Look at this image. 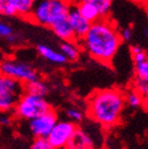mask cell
Wrapping results in <instances>:
<instances>
[{"label": "cell", "instance_id": "cell-7", "mask_svg": "<svg viewBox=\"0 0 148 149\" xmlns=\"http://www.w3.org/2000/svg\"><path fill=\"white\" fill-rule=\"evenodd\" d=\"M76 127V124L71 120H57L47 136V140L54 149H66Z\"/></svg>", "mask_w": 148, "mask_h": 149}, {"label": "cell", "instance_id": "cell-27", "mask_svg": "<svg viewBox=\"0 0 148 149\" xmlns=\"http://www.w3.org/2000/svg\"><path fill=\"white\" fill-rule=\"evenodd\" d=\"M11 123H12L11 116H9L6 113H3V114L0 116V124H1L2 126H9V125H11Z\"/></svg>", "mask_w": 148, "mask_h": 149}, {"label": "cell", "instance_id": "cell-8", "mask_svg": "<svg viewBox=\"0 0 148 149\" xmlns=\"http://www.w3.org/2000/svg\"><path fill=\"white\" fill-rule=\"evenodd\" d=\"M58 120V115L53 109L29 120V130L35 139L47 138Z\"/></svg>", "mask_w": 148, "mask_h": 149}, {"label": "cell", "instance_id": "cell-15", "mask_svg": "<svg viewBox=\"0 0 148 149\" xmlns=\"http://www.w3.org/2000/svg\"><path fill=\"white\" fill-rule=\"evenodd\" d=\"M10 1L16 10L17 16L28 19L37 0H10Z\"/></svg>", "mask_w": 148, "mask_h": 149}, {"label": "cell", "instance_id": "cell-10", "mask_svg": "<svg viewBox=\"0 0 148 149\" xmlns=\"http://www.w3.org/2000/svg\"><path fill=\"white\" fill-rule=\"evenodd\" d=\"M66 149H95V144L88 131L77 126Z\"/></svg>", "mask_w": 148, "mask_h": 149}, {"label": "cell", "instance_id": "cell-11", "mask_svg": "<svg viewBox=\"0 0 148 149\" xmlns=\"http://www.w3.org/2000/svg\"><path fill=\"white\" fill-rule=\"evenodd\" d=\"M38 54L43 57L46 60L50 61L55 65H64L68 60L64 56V54L60 51H56L51 47L47 46V45H38L36 48Z\"/></svg>", "mask_w": 148, "mask_h": 149}, {"label": "cell", "instance_id": "cell-28", "mask_svg": "<svg viewBox=\"0 0 148 149\" xmlns=\"http://www.w3.org/2000/svg\"><path fill=\"white\" fill-rule=\"evenodd\" d=\"M131 1H133L134 3L140 4V6H145V8H147L148 9V0H131Z\"/></svg>", "mask_w": 148, "mask_h": 149}, {"label": "cell", "instance_id": "cell-19", "mask_svg": "<svg viewBox=\"0 0 148 149\" xmlns=\"http://www.w3.org/2000/svg\"><path fill=\"white\" fill-rule=\"evenodd\" d=\"M125 103L131 108H139L142 106L143 97L135 90L131 88L129 91L125 92Z\"/></svg>", "mask_w": 148, "mask_h": 149}, {"label": "cell", "instance_id": "cell-23", "mask_svg": "<svg viewBox=\"0 0 148 149\" xmlns=\"http://www.w3.org/2000/svg\"><path fill=\"white\" fill-rule=\"evenodd\" d=\"M31 149H54L50 145L47 138H37L33 141Z\"/></svg>", "mask_w": 148, "mask_h": 149}, {"label": "cell", "instance_id": "cell-20", "mask_svg": "<svg viewBox=\"0 0 148 149\" xmlns=\"http://www.w3.org/2000/svg\"><path fill=\"white\" fill-rule=\"evenodd\" d=\"M0 16H6V17L17 16L16 10L10 0H0Z\"/></svg>", "mask_w": 148, "mask_h": 149}, {"label": "cell", "instance_id": "cell-13", "mask_svg": "<svg viewBox=\"0 0 148 149\" xmlns=\"http://www.w3.org/2000/svg\"><path fill=\"white\" fill-rule=\"evenodd\" d=\"M80 46L76 40H70V41H63L60 45L59 51L64 54L67 60L70 61H76L80 56Z\"/></svg>", "mask_w": 148, "mask_h": 149}, {"label": "cell", "instance_id": "cell-4", "mask_svg": "<svg viewBox=\"0 0 148 149\" xmlns=\"http://www.w3.org/2000/svg\"><path fill=\"white\" fill-rule=\"evenodd\" d=\"M26 93L24 84L0 73V112H13L15 106Z\"/></svg>", "mask_w": 148, "mask_h": 149}, {"label": "cell", "instance_id": "cell-16", "mask_svg": "<svg viewBox=\"0 0 148 149\" xmlns=\"http://www.w3.org/2000/svg\"><path fill=\"white\" fill-rule=\"evenodd\" d=\"M24 90H26L27 93L45 96V95L48 93L49 88H48V86H47V84L45 83L43 80L38 78V79H36V80H33V81L24 84Z\"/></svg>", "mask_w": 148, "mask_h": 149}, {"label": "cell", "instance_id": "cell-30", "mask_svg": "<svg viewBox=\"0 0 148 149\" xmlns=\"http://www.w3.org/2000/svg\"><path fill=\"white\" fill-rule=\"evenodd\" d=\"M143 35H144V37L148 39V26H146L143 30Z\"/></svg>", "mask_w": 148, "mask_h": 149}, {"label": "cell", "instance_id": "cell-2", "mask_svg": "<svg viewBox=\"0 0 148 149\" xmlns=\"http://www.w3.org/2000/svg\"><path fill=\"white\" fill-rule=\"evenodd\" d=\"M125 105V92L119 88L96 90L87 100V115L104 128H112L121 122Z\"/></svg>", "mask_w": 148, "mask_h": 149}, {"label": "cell", "instance_id": "cell-25", "mask_svg": "<svg viewBox=\"0 0 148 149\" xmlns=\"http://www.w3.org/2000/svg\"><path fill=\"white\" fill-rule=\"evenodd\" d=\"M135 75L141 76V77H146L148 78V58L141 63L135 65Z\"/></svg>", "mask_w": 148, "mask_h": 149}, {"label": "cell", "instance_id": "cell-22", "mask_svg": "<svg viewBox=\"0 0 148 149\" xmlns=\"http://www.w3.org/2000/svg\"><path fill=\"white\" fill-rule=\"evenodd\" d=\"M66 115H67V118H68V120H71L73 123H80L82 120H84V114L83 112L80 111V109H77V108H68V109L66 110Z\"/></svg>", "mask_w": 148, "mask_h": 149}, {"label": "cell", "instance_id": "cell-29", "mask_svg": "<svg viewBox=\"0 0 148 149\" xmlns=\"http://www.w3.org/2000/svg\"><path fill=\"white\" fill-rule=\"evenodd\" d=\"M142 106L144 107L145 109H147V110H148V96H146V97H143Z\"/></svg>", "mask_w": 148, "mask_h": 149}, {"label": "cell", "instance_id": "cell-18", "mask_svg": "<svg viewBox=\"0 0 148 149\" xmlns=\"http://www.w3.org/2000/svg\"><path fill=\"white\" fill-rule=\"evenodd\" d=\"M131 88L135 90L142 97H146V96H148V78L135 75L133 77V80H132Z\"/></svg>", "mask_w": 148, "mask_h": 149}, {"label": "cell", "instance_id": "cell-14", "mask_svg": "<svg viewBox=\"0 0 148 149\" xmlns=\"http://www.w3.org/2000/svg\"><path fill=\"white\" fill-rule=\"evenodd\" d=\"M77 6V10L80 13V15L85 18L86 20H88L89 22L92 23L94 21H96L97 19L101 18V14L98 10L94 6L90 4L87 2H82V3H75Z\"/></svg>", "mask_w": 148, "mask_h": 149}, {"label": "cell", "instance_id": "cell-12", "mask_svg": "<svg viewBox=\"0 0 148 149\" xmlns=\"http://www.w3.org/2000/svg\"><path fill=\"white\" fill-rule=\"evenodd\" d=\"M51 30L53 31L57 37L61 39L63 41H70V40H75L73 30L68 21V18L65 20H61L59 22L52 26Z\"/></svg>", "mask_w": 148, "mask_h": 149}, {"label": "cell", "instance_id": "cell-1", "mask_svg": "<svg viewBox=\"0 0 148 149\" xmlns=\"http://www.w3.org/2000/svg\"><path fill=\"white\" fill-rule=\"evenodd\" d=\"M123 40L117 23L109 17L100 18L91 23L88 32L78 41L94 60L110 65L117 54Z\"/></svg>", "mask_w": 148, "mask_h": 149}, {"label": "cell", "instance_id": "cell-3", "mask_svg": "<svg viewBox=\"0 0 148 149\" xmlns=\"http://www.w3.org/2000/svg\"><path fill=\"white\" fill-rule=\"evenodd\" d=\"M71 0H37L28 19L35 24L51 29L61 20L68 18Z\"/></svg>", "mask_w": 148, "mask_h": 149}, {"label": "cell", "instance_id": "cell-17", "mask_svg": "<svg viewBox=\"0 0 148 149\" xmlns=\"http://www.w3.org/2000/svg\"><path fill=\"white\" fill-rule=\"evenodd\" d=\"M87 2L94 6L98 10L101 14V18L109 17L108 15L110 13L111 6H112V0H75V3Z\"/></svg>", "mask_w": 148, "mask_h": 149}, {"label": "cell", "instance_id": "cell-6", "mask_svg": "<svg viewBox=\"0 0 148 149\" xmlns=\"http://www.w3.org/2000/svg\"><path fill=\"white\" fill-rule=\"evenodd\" d=\"M0 73L9 77L27 84L39 78L36 70L29 63L13 59H6L0 63Z\"/></svg>", "mask_w": 148, "mask_h": 149}, {"label": "cell", "instance_id": "cell-21", "mask_svg": "<svg viewBox=\"0 0 148 149\" xmlns=\"http://www.w3.org/2000/svg\"><path fill=\"white\" fill-rule=\"evenodd\" d=\"M130 54L131 58L134 61V65L141 63L142 61L147 59V53L139 46H132L130 48Z\"/></svg>", "mask_w": 148, "mask_h": 149}, {"label": "cell", "instance_id": "cell-26", "mask_svg": "<svg viewBox=\"0 0 148 149\" xmlns=\"http://www.w3.org/2000/svg\"><path fill=\"white\" fill-rule=\"evenodd\" d=\"M120 34L123 41H130L132 39V36H133V32L130 28H125L122 31H120Z\"/></svg>", "mask_w": 148, "mask_h": 149}, {"label": "cell", "instance_id": "cell-24", "mask_svg": "<svg viewBox=\"0 0 148 149\" xmlns=\"http://www.w3.org/2000/svg\"><path fill=\"white\" fill-rule=\"evenodd\" d=\"M14 34V31H13V28L10 26L9 23L4 22V21H1L0 20V38H4V39H8L10 36Z\"/></svg>", "mask_w": 148, "mask_h": 149}, {"label": "cell", "instance_id": "cell-9", "mask_svg": "<svg viewBox=\"0 0 148 149\" xmlns=\"http://www.w3.org/2000/svg\"><path fill=\"white\" fill-rule=\"evenodd\" d=\"M68 21H69V23H70V26H71L72 30H73L75 40L78 42V41L85 36L86 33L88 32L89 28L91 26V23L89 22L88 20H86L85 18L80 15V13L78 12V10H77L76 4L74 2L71 4V8L69 10Z\"/></svg>", "mask_w": 148, "mask_h": 149}, {"label": "cell", "instance_id": "cell-5", "mask_svg": "<svg viewBox=\"0 0 148 149\" xmlns=\"http://www.w3.org/2000/svg\"><path fill=\"white\" fill-rule=\"evenodd\" d=\"M51 109V105L47 102L45 96L26 92L15 106L13 113L16 118L30 120Z\"/></svg>", "mask_w": 148, "mask_h": 149}]
</instances>
